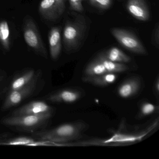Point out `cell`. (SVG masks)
I'll list each match as a JSON object with an SVG mask.
<instances>
[{
    "mask_svg": "<svg viewBox=\"0 0 159 159\" xmlns=\"http://www.w3.org/2000/svg\"><path fill=\"white\" fill-rule=\"evenodd\" d=\"M82 1V0H69L71 8L74 11L79 12H82L84 10Z\"/></svg>",
    "mask_w": 159,
    "mask_h": 159,
    "instance_id": "cell-22",
    "label": "cell"
},
{
    "mask_svg": "<svg viewBox=\"0 0 159 159\" xmlns=\"http://www.w3.org/2000/svg\"><path fill=\"white\" fill-rule=\"evenodd\" d=\"M103 54L107 59L116 63L125 64L129 63L131 60L130 57L117 47H112Z\"/></svg>",
    "mask_w": 159,
    "mask_h": 159,
    "instance_id": "cell-15",
    "label": "cell"
},
{
    "mask_svg": "<svg viewBox=\"0 0 159 159\" xmlns=\"http://www.w3.org/2000/svg\"><path fill=\"white\" fill-rule=\"evenodd\" d=\"M38 78V76H35L31 81L23 88L11 91L5 99L2 107L3 109H8L16 106L30 96L36 88Z\"/></svg>",
    "mask_w": 159,
    "mask_h": 159,
    "instance_id": "cell-6",
    "label": "cell"
},
{
    "mask_svg": "<svg viewBox=\"0 0 159 159\" xmlns=\"http://www.w3.org/2000/svg\"><path fill=\"white\" fill-rule=\"evenodd\" d=\"M66 0H42L39 11L46 20H57L64 13L66 9Z\"/></svg>",
    "mask_w": 159,
    "mask_h": 159,
    "instance_id": "cell-7",
    "label": "cell"
},
{
    "mask_svg": "<svg viewBox=\"0 0 159 159\" xmlns=\"http://www.w3.org/2000/svg\"><path fill=\"white\" fill-rule=\"evenodd\" d=\"M24 38L27 44L30 47L44 57H47V52L43 46L37 27L30 18H27L25 20L24 27Z\"/></svg>",
    "mask_w": 159,
    "mask_h": 159,
    "instance_id": "cell-5",
    "label": "cell"
},
{
    "mask_svg": "<svg viewBox=\"0 0 159 159\" xmlns=\"http://www.w3.org/2000/svg\"><path fill=\"white\" fill-rule=\"evenodd\" d=\"M118 78L117 73L107 72L105 74L93 77H84V82L89 83L98 86H105L114 83Z\"/></svg>",
    "mask_w": 159,
    "mask_h": 159,
    "instance_id": "cell-13",
    "label": "cell"
},
{
    "mask_svg": "<svg viewBox=\"0 0 159 159\" xmlns=\"http://www.w3.org/2000/svg\"><path fill=\"white\" fill-rule=\"evenodd\" d=\"M98 57L103 63L108 72L118 73L125 72L128 70V67L126 65L110 61L107 59L103 53L100 54Z\"/></svg>",
    "mask_w": 159,
    "mask_h": 159,
    "instance_id": "cell-16",
    "label": "cell"
},
{
    "mask_svg": "<svg viewBox=\"0 0 159 159\" xmlns=\"http://www.w3.org/2000/svg\"><path fill=\"white\" fill-rule=\"evenodd\" d=\"M92 5L103 10L108 9L111 4L112 0H90Z\"/></svg>",
    "mask_w": 159,
    "mask_h": 159,
    "instance_id": "cell-21",
    "label": "cell"
},
{
    "mask_svg": "<svg viewBox=\"0 0 159 159\" xmlns=\"http://www.w3.org/2000/svg\"><path fill=\"white\" fill-rule=\"evenodd\" d=\"M107 71L98 57L90 62L84 69V77H93L107 73Z\"/></svg>",
    "mask_w": 159,
    "mask_h": 159,
    "instance_id": "cell-14",
    "label": "cell"
},
{
    "mask_svg": "<svg viewBox=\"0 0 159 159\" xmlns=\"http://www.w3.org/2000/svg\"><path fill=\"white\" fill-rule=\"evenodd\" d=\"M49 43L51 57L54 60L58 58L61 52V33L59 28H53L49 34Z\"/></svg>",
    "mask_w": 159,
    "mask_h": 159,
    "instance_id": "cell-12",
    "label": "cell"
},
{
    "mask_svg": "<svg viewBox=\"0 0 159 159\" xmlns=\"http://www.w3.org/2000/svg\"><path fill=\"white\" fill-rule=\"evenodd\" d=\"M159 79L157 78V80H156V82H155V88H154L155 89V92H156V93H158V92H159Z\"/></svg>",
    "mask_w": 159,
    "mask_h": 159,
    "instance_id": "cell-23",
    "label": "cell"
},
{
    "mask_svg": "<svg viewBox=\"0 0 159 159\" xmlns=\"http://www.w3.org/2000/svg\"><path fill=\"white\" fill-rule=\"evenodd\" d=\"M53 109L45 102L41 101H35L24 105L16 110L12 116H21L25 115H42L52 113Z\"/></svg>",
    "mask_w": 159,
    "mask_h": 159,
    "instance_id": "cell-8",
    "label": "cell"
},
{
    "mask_svg": "<svg viewBox=\"0 0 159 159\" xmlns=\"http://www.w3.org/2000/svg\"><path fill=\"white\" fill-rule=\"evenodd\" d=\"M127 9L136 19L140 21L149 20L150 13L145 0H128Z\"/></svg>",
    "mask_w": 159,
    "mask_h": 159,
    "instance_id": "cell-10",
    "label": "cell"
},
{
    "mask_svg": "<svg viewBox=\"0 0 159 159\" xmlns=\"http://www.w3.org/2000/svg\"><path fill=\"white\" fill-rule=\"evenodd\" d=\"M10 29L7 21H1L0 22V42L6 50L10 49Z\"/></svg>",
    "mask_w": 159,
    "mask_h": 159,
    "instance_id": "cell-18",
    "label": "cell"
},
{
    "mask_svg": "<svg viewBox=\"0 0 159 159\" xmlns=\"http://www.w3.org/2000/svg\"><path fill=\"white\" fill-rule=\"evenodd\" d=\"M35 71L33 70H29L23 75L14 80L11 86V91L23 88L29 83L35 77Z\"/></svg>",
    "mask_w": 159,
    "mask_h": 159,
    "instance_id": "cell-17",
    "label": "cell"
},
{
    "mask_svg": "<svg viewBox=\"0 0 159 159\" xmlns=\"http://www.w3.org/2000/svg\"><path fill=\"white\" fill-rule=\"evenodd\" d=\"M85 23L83 16H78L75 21L67 23L63 35L64 44L67 51L70 52L80 47L87 28Z\"/></svg>",
    "mask_w": 159,
    "mask_h": 159,
    "instance_id": "cell-2",
    "label": "cell"
},
{
    "mask_svg": "<svg viewBox=\"0 0 159 159\" xmlns=\"http://www.w3.org/2000/svg\"><path fill=\"white\" fill-rule=\"evenodd\" d=\"M82 93L76 89H65L50 95L48 97L49 101L53 103H64L71 104L80 99Z\"/></svg>",
    "mask_w": 159,
    "mask_h": 159,
    "instance_id": "cell-9",
    "label": "cell"
},
{
    "mask_svg": "<svg viewBox=\"0 0 159 159\" xmlns=\"http://www.w3.org/2000/svg\"><path fill=\"white\" fill-rule=\"evenodd\" d=\"M88 129V125L84 121L68 123L59 125L53 129L35 134L40 140L50 142L64 143L80 138Z\"/></svg>",
    "mask_w": 159,
    "mask_h": 159,
    "instance_id": "cell-1",
    "label": "cell"
},
{
    "mask_svg": "<svg viewBox=\"0 0 159 159\" xmlns=\"http://www.w3.org/2000/svg\"><path fill=\"white\" fill-rule=\"evenodd\" d=\"M111 32L119 43L128 51L138 54H147L145 47L133 33L118 28L112 29Z\"/></svg>",
    "mask_w": 159,
    "mask_h": 159,
    "instance_id": "cell-4",
    "label": "cell"
},
{
    "mask_svg": "<svg viewBox=\"0 0 159 159\" xmlns=\"http://www.w3.org/2000/svg\"><path fill=\"white\" fill-rule=\"evenodd\" d=\"M35 142V140L32 139L28 137H19L12 139L7 143H4V145H27L30 146V144Z\"/></svg>",
    "mask_w": 159,
    "mask_h": 159,
    "instance_id": "cell-20",
    "label": "cell"
},
{
    "mask_svg": "<svg viewBox=\"0 0 159 159\" xmlns=\"http://www.w3.org/2000/svg\"><path fill=\"white\" fill-rule=\"evenodd\" d=\"M158 109V107L152 103L148 102H143L140 107L139 117H144L151 115L156 111Z\"/></svg>",
    "mask_w": 159,
    "mask_h": 159,
    "instance_id": "cell-19",
    "label": "cell"
},
{
    "mask_svg": "<svg viewBox=\"0 0 159 159\" xmlns=\"http://www.w3.org/2000/svg\"><path fill=\"white\" fill-rule=\"evenodd\" d=\"M141 81L137 77H132L122 83L118 87L117 93L123 98H128L135 95L140 88Z\"/></svg>",
    "mask_w": 159,
    "mask_h": 159,
    "instance_id": "cell-11",
    "label": "cell"
},
{
    "mask_svg": "<svg viewBox=\"0 0 159 159\" xmlns=\"http://www.w3.org/2000/svg\"><path fill=\"white\" fill-rule=\"evenodd\" d=\"M52 114V113L12 116L4 119L2 123L9 126L25 128H35L45 123L51 118Z\"/></svg>",
    "mask_w": 159,
    "mask_h": 159,
    "instance_id": "cell-3",
    "label": "cell"
}]
</instances>
